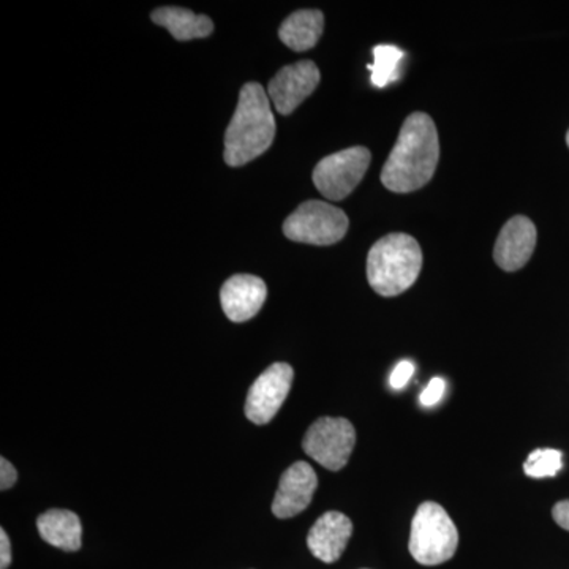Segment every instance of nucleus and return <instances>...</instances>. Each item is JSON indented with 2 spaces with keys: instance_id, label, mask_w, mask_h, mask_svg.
<instances>
[{
  "instance_id": "nucleus-1",
  "label": "nucleus",
  "mask_w": 569,
  "mask_h": 569,
  "mask_svg": "<svg viewBox=\"0 0 569 569\" xmlns=\"http://www.w3.org/2000/svg\"><path fill=\"white\" fill-rule=\"evenodd\" d=\"M438 159L440 141L436 122L426 112H413L400 129L395 148L381 171V182L391 192H415L433 178Z\"/></svg>"
},
{
  "instance_id": "nucleus-2",
  "label": "nucleus",
  "mask_w": 569,
  "mask_h": 569,
  "mask_svg": "<svg viewBox=\"0 0 569 569\" xmlns=\"http://www.w3.org/2000/svg\"><path fill=\"white\" fill-rule=\"evenodd\" d=\"M274 137L276 119L268 93L258 82H247L224 133V162L230 167L252 162L271 148Z\"/></svg>"
},
{
  "instance_id": "nucleus-3",
  "label": "nucleus",
  "mask_w": 569,
  "mask_h": 569,
  "mask_svg": "<svg viewBox=\"0 0 569 569\" xmlns=\"http://www.w3.org/2000/svg\"><path fill=\"white\" fill-rule=\"evenodd\" d=\"M422 250L413 236L391 233L381 238L367 257V280L376 293L392 298L417 282Z\"/></svg>"
},
{
  "instance_id": "nucleus-4",
  "label": "nucleus",
  "mask_w": 569,
  "mask_h": 569,
  "mask_svg": "<svg viewBox=\"0 0 569 569\" xmlns=\"http://www.w3.org/2000/svg\"><path fill=\"white\" fill-rule=\"evenodd\" d=\"M459 531L443 507L426 501L418 508L411 522V557L426 567H436L455 557Z\"/></svg>"
},
{
  "instance_id": "nucleus-5",
  "label": "nucleus",
  "mask_w": 569,
  "mask_h": 569,
  "mask_svg": "<svg viewBox=\"0 0 569 569\" xmlns=\"http://www.w3.org/2000/svg\"><path fill=\"white\" fill-rule=\"evenodd\" d=\"M347 213L325 201H306L283 222V234L290 241L312 246H332L346 238Z\"/></svg>"
},
{
  "instance_id": "nucleus-6",
  "label": "nucleus",
  "mask_w": 569,
  "mask_h": 569,
  "mask_svg": "<svg viewBox=\"0 0 569 569\" xmlns=\"http://www.w3.org/2000/svg\"><path fill=\"white\" fill-rule=\"evenodd\" d=\"M372 153L365 146H355L325 157L313 170L318 192L331 201H340L353 192L366 176Z\"/></svg>"
},
{
  "instance_id": "nucleus-7",
  "label": "nucleus",
  "mask_w": 569,
  "mask_h": 569,
  "mask_svg": "<svg viewBox=\"0 0 569 569\" xmlns=\"http://www.w3.org/2000/svg\"><path fill=\"white\" fill-rule=\"evenodd\" d=\"M356 430L346 418H320L309 427L302 448L309 458L331 471L342 470L353 452Z\"/></svg>"
},
{
  "instance_id": "nucleus-8",
  "label": "nucleus",
  "mask_w": 569,
  "mask_h": 569,
  "mask_svg": "<svg viewBox=\"0 0 569 569\" xmlns=\"http://www.w3.org/2000/svg\"><path fill=\"white\" fill-rule=\"evenodd\" d=\"M295 370L287 362H276L254 380L246 400V417L253 425L264 426L274 419L287 400Z\"/></svg>"
},
{
  "instance_id": "nucleus-9",
  "label": "nucleus",
  "mask_w": 569,
  "mask_h": 569,
  "mask_svg": "<svg viewBox=\"0 0 569 569\" xmlns=\"http://www.w3.org/2000/svg\"><path fill=\"white\" fill-rule=\"evenodd\" d=\"M320 82V70L312 61H301L283 67L269 82V100L277 112L291 114L307 97L312 96Z\"/></svg>"
},
{
  "instance_id": "nucleus-10",
  "label": "nucleus",
  "mask_w": 569,
  "mask_h": 569,
  "mask_svg": "<svg viewBox=\"0 0 569 569\" xmlns=\"http://www.w3.org/2000/svg\"><path fill=\"white\" fill-rule=\"evenodd\" d=\"M318 488L316 470L307 462H295L283 471L272 501V515L279 519H291L301 515L312 503Z\"/></svg>"
},
{
  "instance_id": "nucleus-11",
  "label": "nucleus",
  "mask_w": 569,
  "mask_h": 569,
  "mask_svg": "<svg viewBox=\"0 0 569 569\" xmlns=\"http://www.w3.org/2000/svg\"><path fill=\"white\" fill-rule=\"evenodd\" d=\"M537 247V227L530 219L516 216L498 234L493 260L503 271L515 272L529 263Z\"/></svg>"
},
{
  "instance_id": "nucleus-12",
  "label": "nucleus",
  "mask_w": 569,
  "mask_h": 569,
  "mask_svg": "<svg viewBox=\"0 0 569 569\" xmlns=\"http://www.w3.org/2000/svg\"><path fill=\"white\" fill-rule=\"evenodd\" d=\"M268 296L264 280L257 276L238 274L228 279L220 290V302L228 320L244 323L252 320Z\"/></svg>"
},
{
  "instance_id": "nucleus-13",
  "label": "nucleus",
  "mask_w": 569,
  "mask_h": 569,
  "mask_svg": "<svg viewBox=\"0 0 569 569\" xmlns=\"http://www.w3.org/2000/svg\"><path fill=\"white\" fill-rule=\"evenodd\" d=\"M351 535L353 522L350 518L339 511H329L313 523L307 537V546L318 560L336 563L346 552Z\"/></svg>"
},
{
  "instance_id": "nucleus-14",
  "label": "nucleus",
  "mask_w": 569,
  "mask_h": 569,
  "mask_svg": "<svg viewBox=\"0 0 569 569\" xmlns=\"http://www.w3.org/2000/svg\"><path fill=\"white\" fill-rule=\"evenodd\" d=\"M40 537L66 552H77L82 542L81 520L69 509H50L37 519Z\"/></svg>"
},
{
  "instance_id": "nucleus-15",
  "label": "nucleus",
  "mask_w": 569,
  "mask_h": 569,
  "mask_svg": "<svg viewBox=\"0 0 569 569\" xmlns=\"http://www.w3.org/2000/svg\"><path fill=\"white\" fill-rule=\"evenodd\" d=\"M325 17L320 10H299L280 26V40L293 51L312 50L323 36Z\"/></svg>"
},
{
  "instance_id": "nucleus-16",
  "label": "nucleus",
  "mask_w": 569,
  "mask_h": 569,
  "mask_svg": "<svg viewBox=\"0 0 569 569\" xmlns=\"http://www.w3.org/2000/svg\"><path fill=\"white\" fill-rule=\"evenodd\" d=\"M151 18L156 24L168 29L176 40L204 39L213 31L211 18L194 14L193 11L179 9V7H162L153 10Z\"/></svg>"
},
{
  "instance_id": "nucleus-17",
  "label": "nucleus",
  "mask_w": 569,
  "mask_h": 569,
  "mask_svg": "<svg viewBox=\"0 0 569 569\" xmlns=\"http://www.w3.org/2000/svg\"><path fill=\"white\" fill-rule=\"evenodd\" d=\"M403 51L392 44H378L373 50V63L369 66L372 71V82L377 88H385L389 82L399 78L397 66L402 61Z\"/></svg>"
},
{
  "instance_id": "nucleus-18",
  "label": "nucleus",
  "mask_w": 569,
  "mask_h": 569,
  "mask_svg": "<svg viewBox=\"0 0 569 569\" xmlns=\"http://www.w3.org/2000/svg\"><path fill=\"white\" fill-rule=\"evenodd\" d=\"M563 468V455L559 449H535L529 459L523 463V471L527 477L541 479L553 478Z\"/></svg>"
},
{
  "instance_id": "nucleus-19",
  "label": "nucleus",
  "mask_w": 569,
  "mask_h": 569,
  "mask_svg": "<svg viewBox=\"0 0 569 569\" xmlns=\"http://www.w3.org/2000/svg\"><path fill=\"white\" fill-rule=\"evenodd\" d=\"M445 389H447V381H445L443 378H432L430 383L427 385L425 391L421 392V397H419L421 406H437V403L440 402L441 397L445 395Z\"/></svg>"
},
{
  "instance_id": "nucleus-20",
  "label": "nucleus",
  "mask_w": 569,
  "mask_h": 569,
  "mask_svg": "<svg viewBox=\"0 0 569 569\" xmlns=\"http://www.w3.org/2000/svg\"><path fill=\"white\" fill-rule=\"evenodd\" d=\"M415 373V365L411 361H400L399 365L392 370L391 378H389V385L392 389L399 391L407 387L408 381L411 380Z\"/></svg>"
},
{
  "instance_id": "nucleus-21",
  "label": "nucleus",
  "mask_w": 569,
  "mask_h": 569,
  "mask_svg": "<svg viewBox=\"0 0 569 569\" xmlns=\"http://www.w3.org/2000/svg\"><path fill=\"white\" fill-rule=\"evenodd\" d=\"M18 481L17 468L11 466L6 458L0 459V490H9L13 488L14 482Z\"/></svg>"
},
{
  "instance_id": "nucleus-22",
  "label": "nucleus",
  "mask_w": 569,
  "mask_h": 569,
  "mask_svg": "<svg viewBox=\"0 0 569 569\" xmlns=\"http://www.w3.org/2000/svg\"><path fill=\"white\" fill-rule=\"evenodd\" d=\"M11 565V545L6 530H0V569H9Z\"/></svg>"
},
{
  "instance_id": "nucleus-23",
  "label": "nucleus",
  "mask_w": 569,
  "mask_h": 569,
  "mask_svg": "<svg viewBox=\"0 0 569 569\" xmlns=\"http://www.w3.org/2000/svg\"><path fill=\"white\" fill-rule=\"evenodd\" d=\"M552 518L561 527L569 531V500L559 501L552 509Z\"/></svg>"
},
{
  "instance_id": "nucleus-24",
  "label": "nucleus",
  "mask_w": 569,
  "mask_h": 569,
  "mask_svg": "<svg viewBox=\"0 0 569 569\" xmlns=\"http://www.w3.org/2000/svg\"><path fill=\"white\" fill-rule=\"evenodd\" d=\"M567 142H568V148H569V130H568V133H567Z\"/></svg>"
}]
</instances>
